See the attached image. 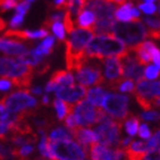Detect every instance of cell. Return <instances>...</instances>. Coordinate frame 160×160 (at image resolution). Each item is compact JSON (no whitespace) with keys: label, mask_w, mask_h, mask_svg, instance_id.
<instances>
[{"label":"cell","mask_w":160,"mask_h":160,"mask_svg":"<svg viewBox=\"0 0 160 160\" xmlns=\"http://www.w3.org/2000/svg\"><path fill=\"white\" fill-rule=\"evenodd\" d=\"M53 5H55L56 9H58V10L66 9L67 0H53Z\"/></svg>","instance_id":"cell-43"},{"label":"cell","mask_w":160,"mask_h":160,"mask_svg":"<svg viewBox=\"0 0 160 160\" xmlns=\"http://www.w3.org/2000/svg\"><path fill=\"white\" fill-rule=\"evenodd\" d=\"M112 34L128 47L135 46L148 38L147 28L140 19L133 22L116 21L112 28Z\"/></svg>","instance_id":"cell-3"},{"label":"cell","mask_w":160,"mask_h":160,"mask_svg":"<svg viewBox=\"0 0 160 160\" xmlns=\"http://www.w3.org/2000/svg\"><path fill=\"white\" fill-rule=\"evenodd\" d=\"M90 157L92 160H123L125 158V151L122 148L112 150L99 143H94L89 148Z\"/></svg>","instance_id":"cell-13"},{"label":"cell","mask_w":160,"mask_h":160,"mask_svg":"<svg viewBox=\"0 0 160 160\" xmlns=\"http://www.w3.org/2000/svg\"><path fill=\"white\" fill-rule=\"evenodd\" d=\"M140 9L142 10L143 12L145 14H154L156 10H157V7L154 6L153 2H143V3H140L139 5Z\"/></svg>","instance_id":"cell-38"},{"label":"cell","mask_w":160,"mask_h":160,"mask_svg":"<svg viewBox=\"0 0 160 160\" xmlns=\"http://www.w3.org/2000/svg\"><path fill=\"white\" fill-rule=\"evenodd\" d=\"M39 160H48V159H44V158H40Z\"/></svg>","instance_id":"cell-49"},{"label":"cell","mask_w":160,"mask_h":160,"mask_svg":"<svg viewBox=\"0 0 160 160\" xmlns=\"http://www.w3.org/2000/svg\"><path fill=\"white\" fill-rule=\"evenodd\" d=\"M118 91H122V92H133L134 90V83H133L132 80H127V78H124L120 84L117 88Z\"/></svg>","instance_id":"cell-34"},{"label":"cell","mask_w":160,"mask_h":160,"mask_svg":"<svg viewBox=\"0 0 160 160\" xmlns=\"http://www.w3.org/2000/svg\"><path fill=\"white\" fill-rule=\"evenodd\" d=\"M42 105H44V106L49 105V97L47 96V94L42 97Z\"/></svg>","instance_id":"cell-45"},{"label":"cell","mask_w":160,"mask_h":160,"mask_svg":"<svg viewBox=\"0 0 160 160\" xmlns=\"http://www.w3.org/2000/svg\"><path fill=\"white\" fill-rule=\"evenodd\" d=\"M14 148L9 147L7 144H3L2 142H0V160H10L14 158L12 154Z\"/></svg>","instance_id":"cell-32"},{"label":"cell","mask_w":160,"mask_h":160,"mask_svg":"<svg viewBox=\"0 0 160 160\" xmlns=\"http://www.w3.org/2000/svg\"><path fill=\"white\" fill-rule=\"evenodd\" d=\"M72 138H73V134L69 129L59 126L51 131L48 140L49 141H59V140H72Z\"/></svg>","instance_id":"cell-27"},{"label":"cell","mask_w":160,"mask_h":160,"mask_svg":"<svg viewBox=\"0 0 160 160\" xmlns=\"http://www.w3.org/2000/svg\"><path fill=\"white\" fill-rule=\"evenodd\" d=\"M28 91L30 93L37 94V96H40V94H42V92H43L42 88H40V86H30V88L28 89Z\"/></svg>","instance_id":"cell-44"},{"label":"cell","mask_w":160,"mask_h":160,"mask_svg":"<svg viewBox=\"0 0 160 160\" xmlns=\"http://www.w3.org/2000/svg\"><path fill=\"white\" fill-rule=\"evenodd\" d=\"M102 110L114 119L122 122L128 116V97L117 93H107L102 102Z\"/></svg>","instance_id":"cell-8"},{"label":"cell","mask_w":160,"mask_h":160,"mask_svg":"<svg viewBox=\"0 0 160 160\" xmlns=\"http://www.w3.org/2000/svg\"><path fill=\"white\" fill-rule=\"evenodd\" d=\"M139 126H140L139 118H136L135 116L128 114L126 120H125V128H126L127 134H128L129 136H134L136 133H138Z\"/></svg>","instance_id":"cell-28"},{"label":"cell","mask_w":160,"mask_h":160,"mask_svg":"<svg viewBox=\"0 0 160 160\" xmlns=\"http://www.w3.org/2000/svg\"><path fill=\"white\" fill-rule=\"evenodd\" d=\"M34 68L30 67L17 58L0 57V76L12 78V85L21 90H28L31 86Z\"/></svg>","instance_id":"cell-2"},{"label":"cell","mask_w":160,"mask_h":160,"mask_svg":"<svg viewBox=\"0 0 160 160\" xmlns=\"http://www.w3.org/2000/svg\"><path fill=\"white\" fill-rule=\"evenodd\" d=\"M72 114L76 120L77 126H92L101 122L106 114L101 108H96L88 100H81L73 106Z\"/></svg>","instance_id":"cell-7"},{"label":"cell","mask_w":160,"mask_h":160,"mask_svg":"<svg viewBox=\"0 0 160 160\" xmlns=\"http://www.w3.org/2000/svg\"><path fill=\"white\" fill-rule=\"evenodd\" d=\"M5 28H6V23H5V21L0 17V31H2Z\"/></svg>","instance_id":"cell-46"},{"label":"cell","mask_w":160,"mask_h":160,"mask_svg":"<svg viewBox=\"0 0 160 160\" xmlns=\"http://www.w3.org/2000/svg\"><path fill=\"white\" fill-rule=\"evenodd\" d=\"M141 160H160V149H150L145 152Z\"/></svg>","instance_id":"cell-35"},{"label":"cell","mask_w":160,"mask_h":160,"mask_svg":"<svg viewBox=\"0 0 160 160\" xmlns=\"http://www.w3.org/2000/svg\"><path fill=\"white\" fill-rule=\"evenodd\" d=\"M53 46H55V38L52 35H48V37L44 38V40L39 46L31 49V52L34 53L35 56H38V57L44 58L46 56L50 55V53L52 52Z\"/></svg>","instance_id":"cell-20"},{"label":"cell","mask_w":160,"mask_h":160,"mask_svg":"<svg viewBox=\"0 0 160 160\" xmlns=\"http://www.w3.org/2000/svg\"><path fill=\"white\" fill-rule=\"evenodd\" d=\"M107 93V91L101 86H94L89 89V91H86V100L93 106L100 107L102 106V102L105 100Z\"/></svg>","instance_id":"cell-21"},{"label":"cell","mask_w":160,"mask_h":160,"mask_svg":"<svg viewBox=\"0 0 160 160\" xmlns=\"http://www.w3.org/2000/svg\"><path fill=\"white\" fill-rule=\"evenodd\" d=\"M133 94H139L148 99L160 97V82H149L147 80L140 81L136 84V88L133 90Z\"/></svg>","instance_id":"cell-18"},{"label":"cell","mask_w":160,"mask_h":160,"mask_svg":"<svg viewBox=\"0 0 160 160\" xmlns=\"http://www.w3.org/2000/svg\"><path fill=\"white\" fill-rule=\"evenodd\" d=\"M0 51L8 56L18 57V56L28 51V49L24 43L19 42V41L15 40V39L2 37L0 38Z\"/></svg>","instance_id":"cell-16"},{"label":"cell","mask_w":160,"mask_h":160,"mask_svg":"<svg viewBox=\"0 0 160 160\" xmlns=\"http://www.w3.org/2000/svg\"><path fill=\"white\" fill-rule=\"evenodd\" d=\"M132 2H125L123 5H120L118 7L116 12H115V18L118 22H133L138 21V19L133 18L132 15V8H133Z\"/></svg>","instance_id":"cell-23"},{"label":"cell","mask_w":160,"mask_h":160,"mask_svg":"<svg viewBox=\"0 0 160 160\" xmlns=\"http://www.w3.org/2000/svg\"><path fill=\"white\" fill-rule=\"evenodd\" d=\"M145 42H147V48H148L149 53H150L151 60L156 64L158 68H160V49L154 43L150 42V41H145Z\"/></svg>","instance_id":"cell-29"},{"label":"cell","mask_w":160,"mask_h":160,"mask_svg":"<svg viewBox=\"0 0 160 160\" xmlns=\"http://www.w3.org/2000/svg\"><path fill=\"white\" fill-rule=\"evenodd\" d=\"M77 82L83 86L100 85L105 83V77L98 62H91V58H86L76 71Z\"/></svg>","instance_id":"cell-9"},{"label":"cell","mask_w":160,"mask_h":160,"mask_svg":"<svg viewBox=\"0 0 160 160\" xmlns=\"http://www.w3.org/2000/svg\"><path fill=\"white\" fill-rule=\"evenodd\" d=\"M103 60V66H105V83L108 88L112 90H117L120 82L124 80L123 77V68L120 65L119 58L118 57H107L102 59Z\"/></svg>","instance_id":"cell-12"},{"label":"cell","mask_w":160,"mask_h":160,"mask_svg":"<svg viewBox=\"0 0 160 160\" xmlns=\"http://www.w3.org/2000/svg\"><path fill=\"white\" fill-rule=\"evenodd\" d=\"M160 75V68H158L157 66H148L144 71V78L147 80H154L158 78Z\"/></svg>","instance_id":"cell-33"},{"label":"cell","mask_w":160,"mask_h":160,"mask_svg":"<svg viewBox=\"0 0 160 160\" xmlns=\"http://www.w3.org/2000/svg\"><path fill=\"white\" fill-rule=\"evenodd\" d=\"M24 17H25L24 15H21V14L15 12V15H14V17H12L9 23L10 28H18V26H21V24L24 21Z\"/></svg>","instance_id":"cell-40"},{"label":"cell","mask_w":160,"mask_h":160,"mask_svg":"<svg viewBox=\"0 0 160 160\" xmlns=\"http://www.w3.org/2000/svg\"><path fill=\"white\" fill-rule=\"evenodd\" d=\"M117 2L115 0H84L83 9L91 10L96 21H108L115 18Z\"/></svg>","instance_id":"cell-11"},{"label":"cell","mask_w":160,"mask_h":160,"mask_svg":"<svg viewBox=\"0 0 160 160\" xmlns=\"http://www.w3.org/2000/svg\"><path fill=\"white\" fill-rule=\"evenodd\" d=\"M12 83L8 78H0V91H8L12 89Z\"/></svg>","instance_id":"cell-42"},{"label":"cell","mask_w":160,"mask_h":160,"mask_svg":"<svg viewBox=\"0 0 160 160\" xmlns=\"http://www.w3.org/2000/svg\"><path fill=\"white\" fill-rule=\"evenodd\" d=\"M147 28V35L152 39H160V18L159 17H145L144 18Z\"/></svg>","instance_id":"cell-25"},{"label":"cell","mask_w":160,"mask_h":160,"mask_svg":"<svg viewBox=\"0 0 160 160\" xmlns=\"http://www.w3.org/2000/svg\"><path fill=\"white\" fill-rule=\"evenodd\" d=\"M138 133H139V135L141 136L142 139H150L151 138V131L147 124L140 125L139 129H138Z\"/></svg>","instance_id":"cell-39"},{"label":"cell","mask_w":160,"mask_h":160,"mask_svg":"<svg viewBox=\"0 0 160 160\" xmlns=\"http://www.w3.org/2000/svg\"><path fill=\"white\" fill-rule=\"evenodd\" d=\"M50 82H52L56 85V90L58 89L59 86H69L73 85L75 82L74 75L72 74V72L69 71H57L55 72L50 78Z\"/></svg>","instance_id":"cell-19"},{"label":"cell","mask_w":160,"mask_h":160,"mask_svg":"<svg viewBox=\"0 0 160 160\" xmlns=\"http://www.w3.org/2000/svg\"><path fill=\"white\" fill-rule=\"evenodd\" d=\"M2 1H3V0H0V5H1V3H2Z\"/></svg>","instance_id":"cell-50"},{"label":"cell","mask_w":160,"mask_h":160,"mask_svg":"<svg viewBox=\"0 0 160 160\" xmlns=\"http://www.w3.org/2000/svg\"><path fill=\"white\" fill-rule=\"evenodd\" d=\"M65 125H66V128L69 129V131H74L75 128H77V124H76V120H75L74 116H73V114L72 112H69V114L65 117Z\"/></svg>","instance_id":"cell-37"},{"label":"cell","mask_w":160,"mask_h":160,"mask_svg":"<svg viewBox=\"0 0 160 160\" xmlns=\"http://www.w3.org/2000/svg\"><path fill=\"white\" fill-rule=\"evenodd\" d=\"M49 35V31L47 28H40L37 31H30V30H9L6 31L3 37L9 39H19V40H34V39H44Z\"/></svg>","instance_id":"cell-17"},{"label":"cell","mask_w":160,"mask_h":160,"mask_svg":"<svg viewBox=\"0 0 160 160\" xmlns=\"http://www.w3.org/2000/svg\"><path fill=\"white\" fill-rule=\"evenodd\" d=\"M119 58L120 65L123 68V77L127 80H134L140 82L144 78V68L143 65L139 62L135 55H133L131 48H127L120 56H117Z\"/></svg>","instance_id":"cell-10"},{"label":"cell","mask_w":160,"mask_h":160,"mask_svg":"<svg viewBox=\"0 0 160 160\" xmlns=\"http://www.w3.org/2000/svg\"><path fill=\"white\" fill-rule=\"evenodd\" d=\"M51 160H84L88 152L73 140L49 141Z\"/></svg>","instance_id":"cell-4"},{"label":"cell","mask_w":160,"mask_h":160,"mask_svg":"<svg viewBox=\"0 0 160 160\" xmlns=\"http://www.w3.org/2000/svg\"><path fill=\"white\" fill-rule=\"evenodd\" d=\"M126 49V46L114 34H99L88 43L84 53L88 58L102 60L107 57L120 56Z\"/></svg>","instance_id":"cell-1"},{"label":"cell","mask_w":160,"mask_h":160,"mask_svg":"<svg viewBox=\"0 0 160 160\" xmlns=\"http://www.w3.org/2000/svg\"><path fill=\"white\" fill-rule=\"evenodd\" d=\"M28 2H30V3H31V2H33L34 0H28Z\"/></svg>","instance_id":"cell-48"},{"label":"cell","mask_w":160,"mask_h":160,"mask_svg":"<svg viewBox=\"0 0 160 160\" xmlns=\"http://www.w3.org/2000/svg\"><path fill=\"white\" fill-rule=\"evenodd\" d=\"M122 122L114 119L109 115H106L105 118L96 126L94 132L98 138V143L108 148H118L120 138V129H122Z\"/></svg>","instance_id":"cell-5"},{"label":"cell","mask_w":160,"mask_h":160,"mask_svg":"<svg viewBox=\"0 0 160 160\" xmlns=\"http://www.w3.org/2000/svg\"><path fill=\"white\" fill-rule=\"evenodd\" d=\"M73 106L74 105H71V103L64 101L62 99L56 98L55 100H53V107H55V109H56L57 117H58L59 120L65 119V117H66L69 112H72Z\"/></svg>","instance_id":"cell-26"},{"label":"cell","mask_w":160,"mask_h":160,"mask_svg":"<svg viewBox=\"0 0 160 160\" xmlns=\"http://www.w3.org/2000/svg\"><path fill=\"white\" fill-rule=\"evenodd\" d=\"M76 23L81 28H86V30L90 28L91 30L94 23H96V16L91 10L82 9L77 14Z\"/></svg>","instance_id":"cell-22"},{"label":"cell","mask_w":160,"mask_h":160,"mask_svg":"<svg viewBox=\"0 0 160 160\" xmlns=\"http://www.w3.org/2000/svg\"><path fill=\"white\" fill-rule=\"evenodd\" d=\"M23 116H26V115L12 114L10 111H8V109L5 107V105H3L2 102H1V100H0V122L7 124V125H9L10 131H12V127L14 126V125L19 120V118L23 117Z\"/></svg>","instance_id":"cell-24"},{"label":"cell","mask_w":160,"mask_h":160,"mask_svg":"<svg viewBox=\"0 0 160 160\" xmlns=\"http://www.w3.org/2000/svg\"><path fill=\"white\" fill-rule=\"evenodd\" d=\"M73 138L77 140L78 144L89 153V148L94 143H98V138L94 131L85 127H77L74 131H72Z\"/></svg>","instance_id":"cell-15"},{"label":"cell","mask_w":160,"mask_h":160,"mask_svg":"<svg viewBox=\"0 0 160 160\" xmlns=\"http://www.w3.org/2000/svg\"><path fill=\"white\" fill-rule=\"evenodd\" d=\"M50 28H52L53 34L58 38L59 40L65 41V39H66V32H65L64 24H62V22H56V23L51 24V26H50Z\"/></svg>","instance_id":"cell-31"},{"label":"cell","mask_w":160,"mask_h":160,"mask_svg":"<svg viewBox=\"0 0 160 160\" xmlns=\"http://www.w3.org/2000/svg\"><path fill=\"white\" fill-rule=\"evenodd\" d=\"M126 148L132 151H135V152H140V153H145L147 151L150 150L148 142L143 141H132Z\"/></svg>","instance_id":"cell-30"},{"label":"cell","mask_w":160,"mask_h":160,"mask_svg":"<svg viewBox=\"0 0 160 160\" xmlns=\"http://www.w3.org/2000/svg\"><path fill=\"white\" fill-rule=\"evenodd\" d=\"M159 12H160V2H159Z\"/></svg>","instance_id":"cell-51"},{"label":"cell","mask_w":160,"mask_h":160,"mask_svg":"<svg viewBox=\"0 0 160 160\" xmlns=\"http://www.w3.org/2000/svg\"><path fill=\"white\" fill-rule=\"evenodd\" d=\"M141 117L147 120H159L160 114L157 111H147V112H143L141 115Z\"/></svg>","instance_id":"cell-41"},{"label":"cell","mask_w":160,"mask_h":160,"mask_svg":"<svg viewBox=\"0 0 160 160\" xmlns=\"http://www.w3.org/2000/svg\"><path fill=\"white\" fill-rule=\"evenodd\" d=\"M145 1H147V2H153L154 0H145Z\"/></svg>","instance_id":"cell-47"},{"label":"cell","mask_w":160,"mask_h":160,"mask_svg":"<svg viewBox=\"0 0 160 160\" xmlns=\"http://www.w3.org/2000/svg\"><path fill=\"white\" fill-rule=\"evenodd\" d=\"M148 144L150 149H160V129H158L152 135V138L149 139Z\"/></svg>","instance_id":"cell-36"},{"label":"cell","mask_w":160,"mask_h":160,"mask_svg":"<svg viewBox=\"0 0 160 160\" xmlns=\"http://www.w3.org/2000/svg\"><path fill=\"white\" fill-rule=\"evenodd\" d=\"M1 102L14 115H30V110L35 109L38 106L37 99L28 90H19L7 94L1 99Z\"/></svg>","instance_id":"cell-6"},{"label":"cell","mask_w":160,"mask_h":160,"mask_svg":"<svg viewBox=\"0 0 160 160\" xmlns=\"http://www.w3.org/2000/svg\"><path fill=\"white\" fill-rule=\"evenodd\" d=\"M56 98L62 99L64 101L74 105L76 102L81 101L86 96V88L83 85H69V86H59L55 91Z\"/></svg>","instance_id":"cell-14"}]
</instances>
